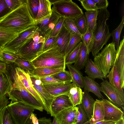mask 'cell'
<instances>
[{"mask_svg":"<svg viewBox=\"0 0 124 124\" xmlns=\"http://www.w3.org/2000/svg\"><path fill=\"white\" fill-rule=\"evenodd\" d=\"M66 65L71 76L72 82L77 86L81 88H83V77L82 72L72 64H67Z\"/></svg>","mask_w":124,"mask_h":124,"instance_id":"83f0119b","label":"cell"},{"mask_svg":"<svg viewBox=\"0 0 124 124\" xmlns=\"http://www.w3.org/2000/svg\"><path fill=\"white\" fill-rule=\"evenodd\" d=\"M52 10L60 17L75 19L84 14L82 9L71 0H50Z\"/></svg>","mask_w":124,"mask_h":124,"instance_id":"8992f818","label":"cell"},{"mask_svg":"<svg viewBox=\"0 0 124 124\" xmlns=\"http://www.w3.org/2000/svg\"><path fill=\"white\" fill-rule=\"evenodd\" d=\"M9 8L12 11L27 2V0H5Z\"/></svg>","mask_w":124,"mask_h":124,"instance_id":"7dc6e473","label":"cell"},{"mask_svg":"<svg viewBox=\"0 0 124 124\" xmlns=\"http://www.w3.org/2000/svg\"><path fill=\"white\" fill-rule=\"evenodd\" d=\"M120 42L117 50L116 55L114 64L118 72L122 88L124 86V37Z\"/></svg>","mask_w":124,"mask_h":124,"instance_id":"e0dca14e","label":"cell"},{"mask_svg":"<svg viewBox=\"0 0 124 124\" xmlns=\"http://www.w3.org/2000/svg\"><path fill=\"white\" fill-rule=\"evenodd\" d=\"M80 46L79 55L73 66L80 70L83 69L88 59L89 53L88 52L84 43L82 40Z\"/></svg>","mask_w":124,"mask_h":124,"instance_id":"484cf974","label":"cell"},{"mask_svg":"<svg viewBox=\"0 0 124 124\" xmlns=\"http://www.w3.org/2000/svg\"><path fill=\"white\" fill-rule=\"evenodd\" d=\"M27 3L30 12L34 20L38 15L39 0H27Z\"/></svg>","mask_w":124,"mask_h":124,"instance_id":"b9f144b4","label":"cell"},{"mask_svg":"<svg viewBox=\"0 0 124 124\" xmlns=\"http://www.w3.org/2000/svg\"><path fill=\"white\" fill-rule=\"evenodd\" d=\"M11 88L7 78L2 72H0V99L10 91Z\"/></svg>","mask_w":124,"mask_h":124,"instance_id":"836d02e7","label":"cell"},{"mask_svg":"<svg viewBox=\"0 0 124 124\" xmlns=\"http://www.w3.org/2000/svg\"><path fill=\"white\" fill-rule=\"evenodd\" d=\"M71 35L63 24L56 36L55 44L58 47L60 53L65 56Z\"/></svg>","mask_w":124,"mask_h":124,"instance_id":"2e32d148","label":"cell"},{"mask_svg":"<svg viewBox=\"0 0 124 124\" xmlns=\"http://www.w3.org/2000/svg\"><path fill=\"white\" fill-rule=\"evenodd\" d=\"M124 117L123 116L121 119L115 122L114 124H124Z\"/></svg>","mask_w":124,"mask_h":124,"instance_id":"91938a15","label":"cell"},{"mask_svg":"<svg viewBox=\"0 0 124 124\" xmlns=\"http://www.w3.org/2000/svg\"><path fill=\"white\" fill-rule=\"evenodd\" d=\"M38 120L39 124H52L51 118L46 117L39 118Z\"/></svg>","mask_w":124,"mask_h":124,"instance_id":"11a10c76","label":"cell"},{"mask_svg":"<svg viewBox=\"0 0 124 124\" xmlns=\"http://www.w3.org/2000/svg\"><path fill=\"white\" fill-rule=\"evenodd\" d=\"M29 74L32 86L42 100L43 109L47 114L51 116V105L55 97L51 95L45 88L40 78L32 75L30 72Z\"/></svg>","mask_w":124,"mask_h":124,"instance_id":"9c48e42d","label":"cell"},{"mask_svg":"<svg viewBox=\"0 0 124 124\" xmlns=\"http://www.w3.org/2000/svg\"><path fill=\"white\" fill-rule=\"evenodd\" d=\"M83 83L84 90L92 93L99 99H103L100 85L94 80L86 76L83 77Z\"/></svg>","mask_w":124,"mask_h":124,"instance_id":"603a6c76","label":"cell"},{"mask_svg":"<svg viewBox=\"0 0 124 124\" xmlns=\"http://www.w3.org/2000/svg\"><path fill=\"white\" fill-rule=\"evenodd\" d=\"M82 42L81 43L65 57V63L72 64L75 63L78 58L80 47Z\"/></svg>","mask_w":124,"mask_h":124,"instance_id":"60d3db41","label":"cell"},{"mask_svg":"<svg viewBox=\"0 0 124 124\" xmlns=\"http://www.w3.org/2000/svg\"><path fill=\"white\" fill-rule=\"evenodd\" d=\"M77 106H73L65 109L55 116L58 124H76Z\"/></svg>","mask_w":124,"mask_h":124,"instance_id":"9a60e30c","label":"cell"},{"mask_svg":"<svg viewBox=\"0 0 124 124\" xmlns=\"http://www.w3.org/2000/svg\"><path fill=\"white\" fill-rule=\"evenodd\" d=\"M34 23L27 2L0 20V27L12 30L18 34Z\"/></svg>","mask_w":124,"mask_h":124,"instance_id":"6da1fadb","label":"cell"},{"mask_svg":"<svg viewBox=\"0 0 124 124\" xmlns=\"http://www.w3.org/2000/svg\"></svg>","mask_w":124,"mask_h":124,"instance_id":"03108f58","label":"cell"},{"mask_svg":"<svg viewBox=\"0 0 124 124\" xmlns=\"http://www.w3.org/2000/svg\"><path fill=\"white\" fill-rule=\"evenodd\" d=\"M84 93L81 88L75 85L70 89L68 96L74 106L81 104Z\"/></svg>","mask_w":124,"mask_h":124,"instance_id":"4dcf8cb0","label":"cell"},{"mask_svg":"<svg viewBox=\"0 0 124 124\" xmlns=\"http://www.w3.org/2000/svg\"><path fill=\"white\" fill-rule=\"evenodd\" d=\"M110 14L107 8L99 10L97 24L93 32V44L91 52L94 57L96 56L111 36L107 21Z\"/></svg>","mask_w":124,"mask_h":124,"instance_id":"7a4b0ae2","label":"cell"},{"mask_svg":"<svg viewBox=\"0 0 124 124\" xmlns=\"http://www.w3.org/2000/svg\"><path fill=\"white\" fill-rule=\"evenodd\" d=\"M93 32L88 29L82 36L83 40L89 53L91 51L93 44Z\"/></svg>","mask_w":124,"mask_h":124,"instance_id":"ab89813d","label":"cell"},{"mask_svg":"<svg viewBox=\"0 0 124 124\" xmlns=\"http://www.w3.org/2000/svg\"><path fill=\"white\" fill-rule=\"evenodd\" d=\"M89 124V120H88L86 122L83 124Z\"/></svg>","mask_w":124,"mask_h":124,"instance_id":"e7e4bbea","label":"cell"},{"mask_svg":"<svg viewBox=\"0 0 124 124\" xmlns=\"http://www.w3.org/2000/svg\"><path fill=\"white\" fill-rule=\"evenodd\" d=\"M101 92L108 97L114 104L124 109V94L112 85L107 80H104L100 83Z\"/></svg>","mask_w":124,"mask_h":124,"instance_id":"8fae6325","label":"cell"},{"mask_svg":"<svg viewBox=\"0 0 124 124\" xmlns=\"http://www.w3.org/2000/svg\"><path fill=\"white\" fill-rule=\"evenodd\" d=\"M45 40L38 30L22 45L16 54L19 58L31 62L42 52Z\"/></svg>","mask_w":124,"mask_h":124,"instance_id":"277c9868","label":"cell"},{"mask_svg":"<svg viewBox=\"0 0 124 124\" xmlns=\"http://www.w3.org/2000/svg\"><path fill=\"white\" fill-rule=\"evenodd\" d=\"M115 122L110 121L103 120L98 122L94 124H114Z\"/></svg>","mask_w":124,"mask_h":124,"instance_id":"680465c9","label":"cell"},{"mask_svg":"<svg viewBox=\"0 0 124 124\" xmlns=\"http://www.w3.org/2000/svg\"><path fill=\"white\" fill-rule=\"evenodd\" d=\"M98 10L107 8L108 2L107 0H93Z\"/></svg>","mask_w":124,"mask_h":124,"instance_id":"f5cc1de1","label":"cell"},{"mask_svg":"<svg viewBox=\"0 0 124 124\" xmlns=\"http://www.w3.org/2000/svg\"><path fill=\"white\" fill-rule=\"evenodd\" d=\"M8 94L11 101L17 102L40 111H43L42 104L27 90L23 84L18 88L11 89Z\"/></svg>","mask_w":124,"mask_h":124,"instance_id":"52a82bcc","label":"cell"},{"mask_svg":"<svg viewBox=\"0 0 124 124\" xmlns=\"http://www.w3.org/2000/svg\"><path fill=\"white\" fill-rule=\"evenodd\" d=\"M11 11L8 6L5 0H0V20Z\"/></svg>","mask_w":124,"mask_h":124,"instance_id":"c3c4849f","label":"cell"},{"mask_svg":"<svg viewBox=\"0 0 124 124\" xmlns=\"http://www.w3.org/2000/svg\"><path fill=\"white\" fill-rule=\"evenodd\" d=\"M43 85L51 95L55 97L62 95H68L70 90L75 85L72 82H65L63 83Z\"/></svg>","mask_w":124,"mask_h":124,"instance_id":"ac0fdd59","label":"cell"},{"mask_svg":"<svg viewBox=\"0 0 124 124\" xmlns=\"http://www.w3.org/2000/svg\"><path fill=\"white\" fill-rule=\"evenodd\" d=\"M14 63L18 67L26 71L30 72L35 68L31 62L19 57Z\"/></svg>","mask_w":124,"mask_h":124,"instance_id":"8d00e7d4","label":"cell"},{"mask_svg":"<svg viewBox=\"0 0 124 124\" xmlns=\"http://www.w3.org/2000/svg\"><path fill=\"white\" fill-rule=\"evenodd\" d=\"M25 124H33L31 119V115Z\"/></svg>","mask_w":124,"mask_h":124,"instance_id":"94428289","label":"cell"},{"mask_svg":"<svg viewBox=\"0 0 124 124\" xmlns=\"http://www.w3.org/2000/svg\"><path fill=\"white\" fill-rule=\"evenodd\" d=\"M6 106L0 111V124H18Z\"/></svg>","mask_w":124,"mask_h":124,"instance_id":"d6a6232c","label":"cell"},{"mask_svg":"<svg viewBox=\"0 0 124 124\" xmlns=\"http://www.w3.org/2000/svg\"><path fill=\"white\" fill-rule=\"evenodd\" d=\"M54 78L64 82H72V79L69 71L65 70L50 76Z\"/></svg>","mask_w":124,"mask_h":124,"instance_id":"ee69618b","label":"cell"},{"mask_svg":"<svg viewBox=\"0 0 124 124\" xmlns=\"http://www.w3.org/2000/svg\"><path fill=\"white\" fill-rule=\"evenodd\" d=\"M8 100L5 95L0 99V111L2 109L6 106L9 103Z\"/></svg>","mask_w":124,"mask_h":124,"instance_id":"db71d44e","label":"cell"},{"mask_svg":"<svg viewBox=\"0 0 124 124\" xmlns=\"http://www.w3.org/2000/svg\"><path fill=\"white\" fill-rule=\"evenodd\" d=\"M2 52V49L0 48V61H1V56Z\"/></svg>","mask_w":124,"mask_h":124,"instance_id":"be15d7a7","label":"cell"},{"mask_svg":"<svg viewBox=\"0 0 124 124\" xmlns=\"http://www.w3.org/2000/svg\"><path fill=\"white\" fill-rule=\"evenodd\" d=\"M74 20L79 32L82 36L88 29L84 14H83Z\"/></svg>","mask_w":124,"mask_h":124,"instance_id":"74e56055","label":"cell"},{"mask_svg":"<svg viewBox=\"0 0 124 124\" xmlns=\"http://www.w3.org/2000/svg\"><path fill=\"white\" fill-rule=\"evenodd\" d=\"M17 67L14 62L7 64L6 69L3 72L8 80L11 89L18 88L23 84L17 74Z\"/></svg>","mask_w":124,"mask_h":124,"instance_id":"ffe728a7","label":"cell"},{"mask_svg":"<svg viewBox=\"0 0 124 124\" xmlns=\"http://www.w3.org/2000/svg\"><path fill=\"white\" fill-rule=\"evenodd\" d=\"M31 116L33 124H39L38 120L36 114L32 113Z\"/></svg>","mask_w":124,"mask_h":124,"instance_id":"6f0895ef","label":"cell"},{"mask_svg":"<svg viewBox=\"0 0 124 124\" xmlns=\"http://www.w3.org/2000/svg\"><path fill=\"white\" fill-rule=\"evenodd\" d=\"M52 124H58L55 117H54L53 120L52 122Z\"/></svg>","mask_w":124,"mask_h":124,"instance_id":"6125c7cd","label":"cell"},{"mask_svg":"<svg viewBox=\"0 0 124 124\" xmlns=\"http://www.w3.org/2000/svg\"><path fill=\"white\" fill-rule=\"evenodd\" d=\"M85 67V73L91 78L94 80L99 79L103 81L104 78H107L91 59L88 58Z\"/></svg>","mask_w":124,"mask_h":124,"instance_id":"44dd1931","label":"cell"},{"mask_svg":"<svg viewBox=\"0 0 124 124\" xmlns=\"http://www.w3.org/2000/svg\"><path fill=\"white\" fill-rule=\"evenodd\" d=\"M124 24V16L122 17L120 23L115 30L112 31L111 35L113 38L112 42L114 43L117 50L119 46V43L120 34Z\"/></svg>","mask_w":124,"mask_h":124,"instance_id":"d590c367","label":"cell"},{"mask_svg":"<svg viewBox=\"0 0 124 124\" xmlns=\"http://www.w3.org/2000/svg\"><path fill=\"white\" fill-rule=\"evenodd\" d=\"M16 70L17 74L25 87L43 106V102L41 98L32 86L29 71H24L18 67L16 68Z\"/></svg>","mask_w":124,"mask_h":124,"instance_id":"d6986e66","label":"cell"},{"mask_svg":"<svg viewBox=\"0 0 124 124\" xmlns=\"http://www.w3.org/2000/svg\"><path fill=\"white\" fill-rule=\"evenodd\" d=\"M38 30L34 25L19 34L18 36L9 42L2 48L4 51L16 54L22 45Z\"/></svg>","mask_w":124,"mask_h":124,"instance_id":"30bf717a","label":"cell"},{"mask_svg":"<svg viewBox=\"0 0 124 124\" xmlns=\"http://www.w3.org/2000/svg\"><path fill=\"white\" fill-rule=\"evenodd\" d=\"M74 106L68 96L62 95L55 97L51 105V116L54 117L61 111Z\"/></svg>","mask_w":124,"mask_h":124,"instance_id":"5bb4252c","label":"cell"},{"mask_svg":"<svg viewBox=\"0 0 124 124\" xmlns=\"http://www.w3.org/2000/svg\"><path fill=\"white\" fill-rule=\"evenodd\" d=\"M6 107L18 124H25L35 110L17 102L11 101Z\"/></svg>","mask_w":124,"mask_h":124,"instance_id":"ba28073f","label":"cell"},{"mask_svg":"<svg viewBox=\"0 0 124 124\" xmlns=\"http://www.w3.org/2000/svg\"><path fill=\"white\" fill-rule=\"evenodd\" d=\"M116 53L115 45L112 42L106 45L101 52L94 57V62L106 76L114 64Z\"/></svg>","mask_w":124,"mask_h":124,"instance_id":"5b68a950","label":"cell"},{"mask_svg":"<svg viewBox=\"0 0 124 124\" xmlns=\"http://www.w3.org/2000/svg\"><path fill=\"white\" fill-rule=\"evenodd\" d=\"M40 79L43 85H53L65 83L50 76L40 78Z\"/></svg>","mask_w":124,"mask_h":124,"instance_id":"f907efd6","label":"cell"},{"mask_svg":"<svg viewBox=\"0 0 124 124\" xmlns=\"http://www.w3.org/2000/svg\"><path fill=\"white\" fill-rule=\"evenodd\" d=\"M104 114V120L116 122L124 116V113L121 108L106 99L100 100Z\"/></svg>","mask_w":124,"mask_h":124,"instance_id":"7c38bea8","label":"cell"},{"mask_svg":"<svg viewBox=\"0 0 124 124\" xmlns=\"http://www.w3.org/2000/svg\"><path fill=\"white\" fill-rule=\"evenodd\" d=\"M52 4L50 0H39V4L37 16L34 22L50 17L52 13Z\"/></svg>","mask_w":124,"mask_h":124,"instance_id":"7402d4cb","label":"cell"},{"mask_svg":"<svg viewBox=\"0 0 124 124\" xmlns=\"http://www.w3.org/2000/svg\"><path fill=\"white\" fill-rule=\"evenodd\" d=\"M65 19V18L63 17H60L59 18L54 28L48 38L56 36L57 35L63 25V22Z\"/></svg>","mask_w":124,"mask_h":124,"instance_id":"681fc988","label":"cell"},{"mask_svg":"<svg viewBox=\"0 0 124 124\" xmlns=\"http://www.w3.org/2000/svg\"><path fill=\"white\" fill-rule=\"evenodd\" d=\"M86 11L98 10L93 0H79Z\"/></svg>","mask_w":124,"mask_h":124,"instance_id":"bcb514c9","label":"cell"},{"mask_svg":"<svg viewBox=\"0 0 124 124\" xmlns=\"http://www.w3.org/2000/svg\"><path fill=\"white\" fill-rule=\"evenodd\" d=\"M104 114L100 100L96 99L95 103L92 117L89 120V124H94L104 120Z\"/></svg>","mask_w":124,"mask_h":124,"instance_id":"f546056e","label":"cell"},{"mask_svg":"<svg viewBox=\"0 0 124 124\" xmlns=\"http://www.w3.org/2000/svg\"><path fill=\"white\" fill-rule=\"evenodd\" d=\"M49 17L35 22L34 25L42 33L45 40L49 37L54 28L60 17L52 10Z\"/></svg>","mask_w":124,"mask_h":124,"instance_id":"4fadbf2b","label":"cell"},{"mask_svg":"<svg viewBox=\"0 0 124 124\" xmlns=\"http://www.w3.org/2000/svg\"><path fill=\"white\" fill-rule=\"evenodd\" d=\"M65 56L59 52L55 44L43 52L31 62L35 68L40 67H53L65 70Z\"/></svg>","mask_w":124,"mask_h":124,"instance_id":"3957f363","label":"cell"},{"mask_svg":"<svg viewBox=\"0 0 124 124\" xmlns=\"http://www.w3.org/2000/svg\"><path fill=\"white\" fill-rule=\"evenodd\" d=\"M99 10L86 11L85 12V17L88 29L94 32L96 26Z\"/></svg>","mask_w":124,"mask_h":124,"instance_id":"1f68e13d","label":"cell"},{"mask_svg":"<svg viewBox=\"0 0 124 124\" xmlns=\"http://www.w3.org/2000/svg\"><path fill=\"white\" fill-rule=\"evenodd\" d=\"M83 39L82 37L78 34H72L65 54V57L82 42Z\"/></svg>","mask_w":124,"mask_h":124,"instance_id":"e575fe53","label":"cell"},{"mask_svg":"<svg viewBox=\"0 0 124 124\" xmlns=\"http://www.w3.org/2000/svg\"><path fill=\"white\" fill-rule=\"evenodd\" d=\"M56 36L49 37L45 40L43 52L47 50L55 45Z\"/></svg>","mask_w":124,"mask_h":124,"instance_id":"816d5d0a","label":"cell"},{"mask_svg":"<svg viewBox=\"0 0 124 124\" xmlns=\"http://www.w3.org/2000/svg\"><path fill=\"white\" fill-rule=\"evenodd\" d=\"M7 66V64L4 62L0 61V72H4Z\"/></svg>","mask_w":124,"mask_h":124,"instance_id":"9f6ffc18","label":"cell"},{"mask_svg":"<svg viewBox=\"0 0 124 124\" xmlns=\"http://www.w3.org/2000/svg\"><path fill=\"white\" fill-rule=\"evenodd\" d=\"M65 70L63 69L53 67H40L35 68L30 72L32 75L39 78L50 76Z\"/></svg>","mask_w":124,"mask_h":124,"instance_id":"d4e9b609","label":"cell"},{"mask_svg":"<svg viewBox=\"0 0 124 124\" xmlns=\"http://www.w3.org/2000/svg\"><path fill=\"white\" fill-rule=\"evenodd\" d=\"M106 77L109 79L108 82L112 85L120 92L124 93L120 84V75L114 64Z\"/></svg>","mask_w":124,"mask_h":124,"instance_id":"f1b7e54d","label":"cell"},{"mask_svg":"<svg viewBox=\"0 0 124 124\" xmlns=\"http://www.w3.org/2000/svg\"><path fill=\"white\" fill-rule=\"evenodd\" d=\"M63 24L71 34H77L82 36L78 30L74 19L65 18Z\"/></svg>","mask_w":124,"mask_h":124,"instance_id":"f35d334b","label":"cell"},{"mask_svg":"<svg viewBox=\"0 0 124 124\" xmlns=\"http://www.w3.org/2000/svg\"><path fill=\"white\" fill-rule=\"evenodd\" d=\"M18 58L16 54H12L2 51L1 56V61L8 64L14 63Z\"/></svg>","mask_w":124,"mask_h":124,"instance_id":"f6af8a7d","label":"cell"},{"mask_svg":"<svg viewBox=\"0 0 124 124\" xmlns=\"http://www.w3.org/2000/svg\"><path fill=\"white\" fill-rule=\"evenodd\" d=\"M83 95L80 104L88 117V120L91 118L95 101L89 92L84 90Z\"/></svg>","mask_w":124,"mask_h":124,"instance_id":"cb8c5ba5","label":"cell"},{"mask_svg":"<svg viewBox=\"0 0 124 124\" xmlns=\"http://www.w3.org/2000/svg\"><path fill=\"white\" fill-rule=\"evenodd\" d=\"M18 34L12 30L0 27V48L2 49Z\"/></svg>","mask_w":124,"mask_h":124,"instance_id":"4316f807","label":"cell"},{"mask_svg":"<svg viewBox=\"0 0 124 124\" xmlns=\"http://www.w3.org/2000/svg\"><path fill=\"white\" fill-rule=\"evenodd\" d=\"M77 106L78 110L76 118V124H82L88 121V117L81 104Z\"/></svg>","mask_w":124,"mask_h":124,"instance_id":"7bdbcfd3","label":"cell"}]
</instances>
